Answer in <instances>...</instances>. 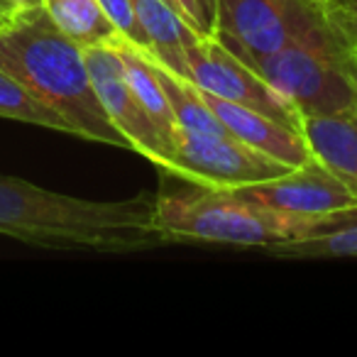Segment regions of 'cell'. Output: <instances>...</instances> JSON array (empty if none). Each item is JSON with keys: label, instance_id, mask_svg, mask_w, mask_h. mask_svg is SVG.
I'll return each mask as SVG.
<instances>
[{"label": "cell", "instance_id": "6da1fadb", "mask_svg": "<svg viewBox=\"0 0 357 357\" xmlns=\"http://www.w3.org/2000/svg\"><path fill=\"white\" fill-rule=\"evenodd\" d=\"M157 196L86 201L0 174V235L52 250L139 252L167 245Z\"/></svg>", "mask_w": 357, "mask_h": 357}, {"label": "cell", "instance_id": "7a4b0ae2", "mask_svg": "<svg viewBox=\"0 0 357 357\" xmlns=\"http://www.w3.org/2000/svg\"><path fill=\"white\" fill-rule=\"evenodd\" d=\"M0 69L54 108L74 135L130 149L96 96L84 50L56 27L45 6L17 13L0 30Z\"/></svg>", "mask_w": 357, "mask_h": 357}, {"label": "cell", "instance_id": "3957f363", "mask_svg": "<svg viewBox=\"0 0 357 357\" xmlns=\"http://www.w3.org/2000/svg\"><path fill=\"white\" fill-rule=\"evenodd\" d=\"M157 228L167 243H218L269 248L291 240L323 238L357 225V206L321 215H298L196 186L157 196Z\"/></svg>", "mask_w": 357, "mask_h": 357}, {"label": "cell", "instance_id": "277c9868", "mask_svg": "<svg viewBox=\"0 0 357 357\" xmlns=\"http://www.w3.org/2000/svg\"><path fill=\"white\" fill-rule=\"evenodd\" d=\"M213 37L243 61L289 45H350L323 0H218Z\"/></svg>", "mask_w": 357, "mask_h": 357}, {"label": "cell", "instance_id": "5b68a950", "mask_svg": "<svg viewBox=\"0 0 357 357\" xmlns=\"http://www.w3.org/2000/svg\"><path fill=\"white\" fill-rule=\"evenodd\" d=\"M303 118L357 108V56L350 45H289L245 61Z\"/></svg>", "mask_w": 357, "mask_h": 357}, {"label": "cell", "instance_id": "8992f818", "mask_svg": "<svg viewBox=\"0 0 357 357\" xmlns=\"http://www.w3.org/2000/svg\"><path fill=\"white\" fill-rule=\"evenodd\" d=\"M154 167L194 186L213 191H235L243 186L264 184L294 169L240 142L233 135L194 132L181 125L174 132L169 152Z\"/></svg>", "mask_w": 357, "mask_h": 357}, {"label": "cell", "instance_id": "52a82bcc", "mask_svg": "<svg viewBox=\"0 0 357 357\" xmlns=\"http://www.w3.org/2000/svg\"><path fill=\"white\" fill-rule=\"evenodd\" d=\"M184 50L191 81L199 89L269 115L294 130H301V115L296 113V108L215 37L194 35L184 42Z\"/></svg>", "mask_w": 357, "mask_h": 357}, {"label": "cell", "instance_id": "ba28073f", "mask_svg": "<svg viewBox=\"0 0 357 357\" xmlns=\"http://www.w3.org/2000/svg\"><path fill=\"white\" fill-rule=\"evenodd\" d=\"M84 59L89 66L96 96L103 103L110 123L123 132L132 152L142 154L147 162L157 164V159L164 154V142L154 128L152 118L142 108L135 91L130 89L120 52L115 47H86Z\"/></svg>", "mask_w": 357, "mask_h": 357}, {"label": "cell", "instance_id": "9c48e42d", "mask_svg": "<svg viewBox=\"0 0 357 357\" xmlns=\"http://www.w3.org/2000/svg\"><path fill=\"white\" fill-rule=\"evenodd\" d=\"M230 194L238 199L252 201V204H262L269 208L298 215H321L357 206L355 191L318 162L291 169L284 176L264 181V184L235 189Z\"/></svg>", "mask_w": 357, "mask_h": 357}, {"label": "cell", "instance_id": "30bf717a", "mask_svg": "<svg viewBox=\"0 0 357 357\" xmlns=\"http://www.w3.org/2000/svg\"><path fill=\"white\" fill-rule=\"evenodd\" d=\"M201 93H204L208 108L215 113V118L223 123V128L233 137H238L240 142L250 144L257 152L267 154V157L277 159L282 164H289L294 169L316 162L301 130H294L289 125L279 123V120L269 118V115L245 108V105L233 103V100L218 98V96L208 93L204 89H201Z\"/></svg>", "mask_w": 357, "mask_h": 357}, {"label": "cell", "instance_id": "8fae6325", "mask_svg": "<svg viewBox=\"0 0 357 357\" xmlns=\"http://www.w3.org/2000/svg\"><path fill=\"white\" fill-rule=\"evenodd\" d=\"M301 132L313 159L357 194V108L303 118Z\"/></svg>", "mask_w": 357, "mask_h": 357}, {"label": "cell", "instance_id": "7c38bea8", "mask_svg": "<svg viewBox=\"0 0 357 357\" xmlns=\"http://www.w3.org/2000/svg\"><path fill=\"white\" fill-rule=\"evenodd\" d=\"M130 3H132L135 17H137L144 37L149 40L152 56H157L174 74L191 79L184 42L201 32L186 25L167 0H130Z\"/></svg>", "mask_w": 357, "mask_h": 357}, {"label": "cell", "instance_id": "4fadbf2b", "mask_svg": "<svg viewBox=\"0 0 357 357\" xmlns=\"http://www.w3.org/2000/svg\"><path fill=\"white\" fill-rule=\"evenodd\" d=\"M139 54H142V52H139ZM142 56L149 69H152L154 79L159 81V86H162L164 93H167L172 113L181 128L194 130V132L230 135L228 130L223 128V123L215 118L213 110L208 108V103L204 100V93H201V89L194 81L174 74V71L169 69V66H164L157 56H149V54H142Z\"/></svg>", "mask_w": 357, "mask_h": 357}, {"label": "cell", "instance_id": "5bb4252c", "mask_svg": "<svg viewBox=\"0 0 357 357\" xmlns=\"http://www.w3.org/2000/svg\"><path fill=\"white\" fill-rule=\"evenodd\" d=\"M45 10L69 40L81 50L86 47H113L123 40L98 0H42Z\"/></svg>", "mask_w": 357, "mask_h": 357}, {"label": "cell", "instance_id": "9a60e30c", "mask_svg": "<svg viewBox=\"0 0 357 357\" xmlns=\"http://www.w3.org/2000/svg\"><path fill=\"white\" fill-rule=\"evenodd\" d=\"M113 47L120 52V56H123L125 76H128V81H130V89L135 91V96H137V100L142 103V108L147 110V115L152 118L154 128H157L159 137H162V142H164V154H167L169 147H172L174 132H176V128H178L176 118H174V113H172V105H169L167 93H164V89L159 86V81L154 79L152 69L147 66L144 56L139 54L125 37L120 42H115Z\"/></svg>", "mask_w": 357, "mask_h": 357}, {"label": "cell", "instance_id": "2e32d148", "mask_svg": "<svg viewBox=\"0 0 357 357\" xmlns=\"http://www.w3.org/2000/svg\"><path fill=\"white\" fill-rule=\"evenodd\" d=\"M0 118L40 125V128H50V130L74 135L71 132V125L66 123L54 108L42 103L35 93H30L20 81L13 79V76L6 74L3 69H0Z\"/></svg>", "mask_w": 357, "mask_h": 357}, {"label": "cell", "instance_id": "e0dca14e", "mask_svg": "<svg viewBox=\"0 0 357 357\" xmlns=\"http://www.w3.org/2000/svg\"><path fill=\"white\" fill-rule=\"evenodd\" d=\"M269 255L294 259H316V257H357V225H350L337 233L323 235V238L291 240V243L269 245Z\"/></svg>", "mask_w": 357, "mask_h": 357}, {"label": "cell", "instance_id": "ac0fdd59", "mask_svg": "<svg viewBox=\"0 0 357 357\" xmlns=\"http://www.w3.org/2000/svg\"><path fill=\"white\" fill-rule=\"evenodd\" d=\"M100 8L105 10V15L110 17L118 32L135 47L137 52L142 54H149L152 56V50H149V40L144 37L142 27H139L137 17H135V10H132V3L130 0H98Z\"/></svg>", "mask_w": 357, "mask_h": 357}, {"label": "cell", "instance_id": "d6986e66", "mask_svg": "<svg viewBox=\"0 0 357 357\" xmlns=\"http://www.w3.org/2000/svg\"><path fill=\"white\" fill-rule=\"evenodd\" d=\"M323 6L357 56V0H323Z\"/></svg>", "mask_w": 357, "mask_h": 357}, {"label": "cell", "instance_id": "ffe728a7", "mask_svg": "<svg viewBox=\"0 0 357 357\" xmlns=\"http://www.w3.org/2000/svg\"><path fill=\"white\" fill-rule=\"evenodd\" d=\"M196 6H199V15H201L204 32L208 37H213V32H215V8H218V0H196Z\"/></svg>", "mask_w": 357, "mask_h": 357}, {"label": "cell", "instance_id": "44dd1931", "mask_svg": "<svg viewBox=\"0 0 357 357\" xmlns=\"http://www.w3.org/2000/svg\"><path fill=\"white\" fill-rule=\"evenodd\" d=\"M42 6V0H0V8H6L10 13H22V10H30V8Z\"/></svg>", "mask_w": 357, "mask_h": 357}, {"label": "cell", "instance_id": "7402d4cb", "mask_svg": "<svg viewBox=\"0 0 357 357\" xmlns=\"http://www.w3.org/2000/svg\"><path fill=\"white\" fill-rule=\"evenodd\" d=\"M13 20H15V13L6 10V8H0V30H6Z\"/></svg>", "mask_w": 357, "mask_h": 357}]
</instances>
